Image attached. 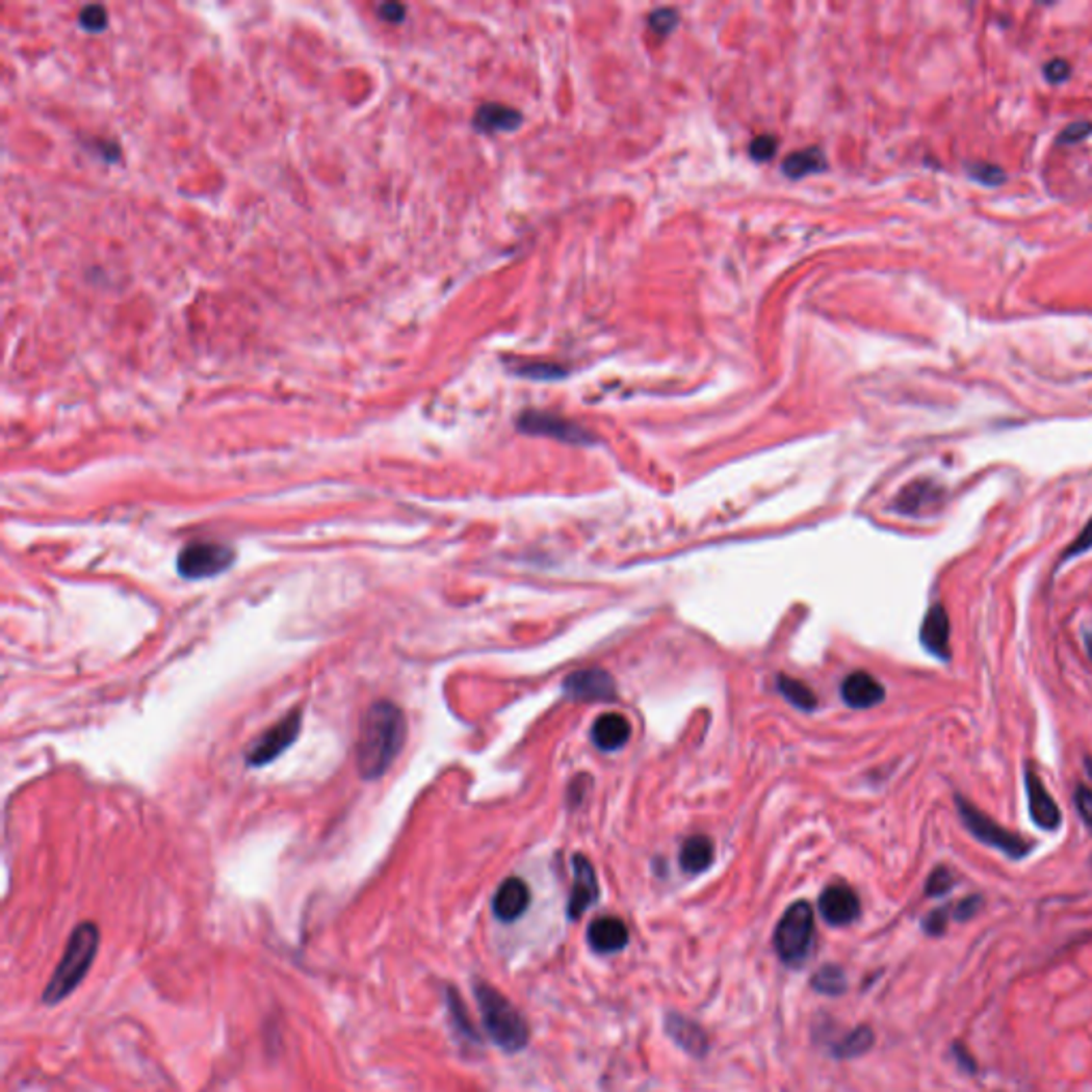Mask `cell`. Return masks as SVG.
<instances>
[{"instance_id": "cell-23", "label": "cell", "mask_w": 1092, "mask_h": 1092, "mask_svg": "<svg viewBox=\"0 0 1092 1092\" xmlns=\"http://www.w3.org/2000/svg\"><path fill=\"white\" fill-rule=\"evenodd\" d=\"M873 1043H875L873 1029L862 1024V1026L854 1029L843 1041H838L834 1045V1057L836 1059H858V1057L868 1052V1049L873 1047Z\"/></svg>"}, {"instance_id": "cell-41", "label": "cell", "mask_w": 1092, "mask_h": 1092, "mask_svg": "<svg viewBox=\"0 0 1092 1092\" xmlns=\"http://www.w3.org/2000/svg\"><path fill=\"white\" fill-rule=\"evenodd\" d=\"M1084 766H1086V773H1088V777L1092 779V758H1086V764H1084Z\"/></svg>"}, {"instance_id": "cell-14", "label": "cell", "mask_w": 1092, "mask_h": 1092, "mask_svg": "<svg viewBox=\"0 0 1092 1092\" xmlns=\"http://www.w3.org/2000/svg\"><path fill=\"white\" fill-rule=\"evenodd\" d=\"M564 694L574 700H613L615 681L604 670H578L564 681Z\"/></svg>"}, {"instance_id": "cell-17", "label": "cell", "mask_w": 1092, "mask_h": 1092, "mask_svg": "<svg viewBox=\"0 0 1092 1092\" xmlns=\"http://www.w3.org/2000/svg\"><path fill=\"white\" fill-rule=\"evenodd\" d=\"M587 941H590L594 952L608 956L627 947L629 931L625 921L619 917H598L590 927V931H587Z\"/></svg>"}, {"instance_id": "cell-15", "label": "cell", "mask_w": 1092, "mask_h": 1092, "mask_svg": "<svg viewBox=\"0 0 1092 1092\" xmlns=\"http://www.w3.org/2000/svg\"><path fill=\"white\" fill-rule=\"evenodd\" d=\"M531 903V892L519 877H509L493 896V913L499 921L519 919Z\"/></svg>"}, {"instance_id": "cell-34", "label": "cell", "mask_w": 1092, "mask_h": 1092, "mask_svg": "<svg viewBox=\"0 0 1092 1092\" xmlns=\"http://www.w3.org/2000/svg\"><path fill=\"white\" fill-rule=\"evenodd\" d=\"M677 14L672 9H659V11H653L651 18H649V24L651 28L659 34V36H666L672 28L677 26Z\"/></svg>"}, {"instance_id": "cell-40", "label": "cell", "mask_w": 1092, "mask_h": 1092, "mask_svg": "<svg viewBox=\"0 0 1092 1092\" xmlns=\"http://www.w3.org/2000/svg\"><path fill=\"white\" fill-rule=\"evenodd\" d=\"M378 14H381V18L387 20V22H401L406 9H404V5L387 3V5H381V7H378Z\"/></svg>"}, {"instance_id": "cell-3", "label": "cell", "mask_w": 1092, "mask_h": 1092, "mask_svg": "<svg viewBox=\"0 0 1092 1092\" xmlns=\"http://www.w3.org/2000/svg\"><path fill=\"white\" fill-rule=\"evenodd\" d=\"M474 996L489 1039L506 1055H517L529 1041V1026L517 1007L497 988L474 980Z\"/></svg>"}, {"instance_id": "cell-25", "label": "cell", "mask_w": 1092, "mask_h": 1092, "mask_svg": "<svg viewBox=\"0 0 1092 1092\" xmlns=\"http://www.w3.org/2000/svg\"><path fill=\"white\" fill-rule=\"evenodd\" d=\"M446 1003H448V1012H450V1020H452V1026L454 1031L459 1033L461 1039H468L470 1043H478L480 1037L476 1033V1029L472 1026V1020L468 1016V1010L464 1000L459 998V994L454 992V988H448L446 990Z\"/></svg>"}, {"instance_id": "cell-6", "label": "cell", "mask_w": 1092, "mask_h": 1092, "mask_svg": "<svg viewBox=\"0 0 1092 1092\" xmlns=\"http://www.w3.org/2000/svg\"><path fill=\"white\" fill-rule=\"evenodd\" d=\"M237 560L233 546L223 542H190L178 555V572L184 578L199 580L223 574Z\"/></svg>"}, {"instance_id": "cell-12", "label": "cell", "mask_w": 1092, "mask_h": 1092, "mask_svg": "<svg viewBox=\"0 0 1092 1092\" xmlns=\"http://www.w3.org/2000/svg\"><path fill=\"white\" fill-rule=\"evenodd\" d=\"M820 913L830 927H850L860 917V899L850 886H830L820 896Z\"/></svg>"}, {"instance_id": "cell-22", "label": "cell", "mask_w": 1092, "mask_h": 1092, "mask_svg": "<svg viewBox=\"0 0 1092 1092\" xmlns=\"http://www.w3.org/2000/svg\"><path fill=\"white\" fill-rule=\"evenodd\" d=\"M826 170V160L822 156V152L817 148L813 150H803V152H796V154H789L785 160H783V174L787 178H805L809 174H817V172H824Z\"/></svg>"}, {"instance_id": "cell-16", "label": "cell", "mask_w": 1092, "mask_h": 1092, "mask_svg": "<svg viewBox=\"0 0 1092 1092\" xmlns=\"http://www.w3.org/2000/svg\"><path fill=\"white\" fill-rule=\"evenodd\" d=\"M666 1033L690 1057H694V1059H704L706 1057V1052H708V1037H706L704 1029L698 1022H694V1020H690V1018H685L681 1014H668L666 1016Z\"/></svg>"}, {"instance_id": "cell-33", "label": "cell", "mask_w": 1092, "mask_h": 1092, "mask_svg": "<svg viewBox=\"0 0 1092 1092\" xmlns=\"http://www.w3.org/2000/svg\"><path fill=\"white\" fill-rule=\"evenodd\" d=\"M982 907H984V899H982L980 894H973V896L962 899V901L954 907V913H952V915H954V919H958V921H967V919L976 917V915L982 911Z\"/></svg>"}, {"instance_id": "cell-8", "label": "cell", "mask_w": 1092, "mask_h": 1092, "mask_svg": "<svg viewBox=\"0 0 1092 1092\" xmlns=\"http://www.w3.org/2000/svg\"><path fill=\"white\" fill-rule=\"evenodd\" d=\"M1024 787H1026V801H1029V813L1035 826L1041 830L1055 832L1063 824V813L1052 794L1047 791L1043 779L1035 771L1033 764H1026L1024 769Z\"/></svg>"}, {"instance_id": "cell-24", "label": "cell", "mask_w": 1092, "mask_h": 1092, "mask_svg": "<svg viewBox=\"0 0 1092 1092\" xmlns=\"http://www.w3.org/2000/svg\"><path fill=\"white\" fill-rule=\"evenodd\" d=\"M811 988L817 994L826 996H838L848 990V978L846 971L838 964H824L817 969V973L811 980Z\"/></svg>"}, {"instance_id": "cell-18", "label": "cell", "mask_w": 1092, "mask_h": 1092, "mask_svg": "<svg viewBox=\"0 0 1092 1092\" xmlns=\"http://www.w3.org/2000/svg\"><path fill=\"white\" fill-rule=\"evenodd\" d=\"M841 696L852 708H870L884 702L886 690L873 675L864 670H856L843 681Z\"/></svg>"}, {"instance_id": "cell-7", "label": "cell", "mask_w": 1092, "mask_h": 1092, "mask_svg": "<svg viewBox=\"0 0 1092 1092\" xmlns=\"http://www.w3.org/2000/svg\"><path fill=\"white\" fill-rule=\"evenodd\" d=\"M302 732V710H292L267 732H263L245 753L248 766H265L282 755Z\"/></svg>"}, {"instance_id": "cell-1", "label": "cell", "mask_w": 1092, "mask_h": 1092, "mask_svg": "<svg viewBox=\"0 0 1092 1092\" xmlns=\"http://www.w3.org/2000/svg\"><path fill=\"white\" fill-rule=\"evenodd\" d=\"M404 710L391 700L373 702L361 720L357 736V769L363 779L383 777L406 743Z\"/></svg>"}, {"instance_id": "cell-21", "label": "cell", "mask_w": 1092, "mask_h": 1092, "mask_svg": "<svg viewBox=\"0 0 1092 1092\" xmlns=\"http://www.w3.org/2000/svg\"><path fill=\"white\" fill-rule=\"evenodd\" d=\"M712 858H716V848H712L710 838L704 834H696L683 843L679 862L687 873H702L712 864Z\"/></svg>"}, {"instance_id": "cell-27", "label": "cell", "mask_w": 1092, "mask_h": 1092, "mask_svg": "<svg viewBox=\"0 0 1092 1092\" xmlns=\"http://www.w3.org/2000/svg\"><path fill=\"white\" fill-rule=\"evenodd\" d=\"M956 886V875L947 868V866H937L929 879H927V896L931 899H937V896H945L952 888Z\"/></svg>"}, {"instance_id": "cell-11", "label": "cell", "mask_w": 1092, "mask_h": 1092, "mask_svg": "<svg viewBox=\"0 0 1092 1092\" xmlns=\"http://www.w3.org/2000/svg\"><path fill=\"white\" fill-rule=\"evenodd\" d=\"M519 430L525 434H534V436H551V438H557L562 442H572V444L592 442V436L582 432L580 427L564 421V418L555 414H544V412H525L519 418Z\"/></svg>"}, {"instance_id": "cell-5", "label": "cell", "mask_w": 1092, "mask_h": 1092, "mask_svg": "<svg viewBox=\"0 0 1092 1092\" xmlns=\"http://www.w3.org/2000/svg\"><path fill=\"white\" fill-rule=\"evenodd\" d=\"M815 933L813 909L807 901H798L781 915L775 929V952L787 967L803 964L811 952Z\"/></svg>"}, {"instance_id": "cell-9", "label": "cell", "mask_w": 1092, "mask_h": 1092, "mask_svg": "<svg viewBox=\"0 0 1092 1092\" xmlns=\"http://www.w3.org/2000/svg\"><path fill=\"white\" fill-rule=\"evenodd\" d=\"M943 497H945V491L939 483L931 478H919V480L909 483L899 493L894 501V511H899L901 515H909V517L929 515L941 506Z\"/></svg>"}, {"instance_id": "cell-2", "label": "cell", "mask_w": 1092, "mask_h": 1092, "mask_svg": "<svg viewBox=\"0 0 1092 1092\" xmlns=\"http://www.w3.org/2000/svg\"><path fill=\"white\" fill-rule=\"evenodd\" d=\"M101 945V933L95 921H81L73 929L64 954L58 962L54 976L44 990V1003L54 1007L62 1003L75 988L86 980Z\"/></svg>"}, {"instance_id": "cell-19", "label": "cell", "mask_w": 1092, "mask_h": 1092, "mask_svg": "<svg viewBox=\"0 0 1092 1092\" xmlns=\"http://www.w3.org/2000/svg\"><path fill=\"white\" fill-rule=\"evenodd\" d=\"M629 736H632V726L619 712H606V716L598 718L592 730V738L602 751L621 749Z\"/></svg>"}, {"instance_id": "cell-26", "label": "cell", "mask_w": 1092, "mask_h": 1092, "mask_svg": "<svg viewBox=\"0 0 1092 1092\" xmlns=\"http://www.w3.org/2000/svg\"><path fill=\"white\" fill-rule=\"evenodd\" d=\"M777 683H779V692H781V694H783L794 706L803 708V710H813V708L817 706V698H815V694H813L805 683L796 681V679H789V677H785V675H781V677L777 679Z\"/></svg>"}, {"instance_id": "cell-38", "label": "cell", "mask_w": 1092, "mask_h": 1092, "mask_svg": "<svg viewBox=\"0 0 1092 1092\" xmlns=\"http://www.w3.org/2000/svg\"><path fill=\"white\" fill-rule=\"evenodd\" d=\"M1090 133H1092V124L1090 122H1073L1059 135V141L1061 144H1077V141L1086 139Z\"/></svg>"}, {"instance_id": "cell-29", "label": "cell", "mask_w": 1092, "mask_h": 1092, "mask_svg": "<svg viewBox=\"0 0 1092 1092\" xmlns=\"http://www.w3.org/2000/svg\"><path fill=\"white\" fill-rule=\"evenodd\" d=\"M969 174L971 178H976L978 182L986 184V186H998L1005 182V174L1000 166H994V164H988V162H976V164H969Z\"/></svg>"}, {"instance_id": "cell-32", "label": "cell", "mask_w": 1092, "mask_h": 1092, "mask_svg": "<svg viewBox=\"0 0 1092 1092\" xmlns=\"http://www.w3.org/2000/svg\"><path fill=\"white\" fill-rule=\"evenodd\" d=\"M1090 549H1092V517L1088 519V523L1084 525V529L1077 534V538L1073 540V544H1071L1069 549L1065 551V560L1080 557V555L1088 553Z\"/></svg>"}, {"instance_id": "cell-28", "label": "cell", "mask_w": 1092, "mask_h": 1092, "mask_svg": "<svg viewBox=\"0 0 1092 1092\" xmlns=\"http://www.w3.org/2000/svg\"><path fill=\"white\" fill-rule=\"evenodd\" d=\"M950 911H952V907H939V909H933L927 917L921 919L924 933L931 935V937H941V935L947 931Z\"/></svg>"}, {"instance_id": "cell-37", "label": "cell", "mask_w": 1092, "mask_h": 1092, "mask_svg": "<svg viewBox=\"0 0 1092 1092\" xmlns=\"http://www.w3.org/2000/svg\"><path fill=\"white\" fill-rule=\"evenodd\" d=\"M777 146H779V144H777L775 137H771V135H762V137H758V139H753V144H751V156H753L755 160H771L773 154L777 152Z\"/></svg>"}, {"instance_id": "cell-39", "label": "cell", "mask_w": 1092, "mask_h": 1092, "mask_svg": "<svg viewBox=\"0 0 1092 1092\" xmlns=\"http://www.w3.org/2000/svg\"><path fill=\"white\" fill-rule=\"evenodd\" d=\"M952 1052H954L956 1063L960 1065L962 1071H967V1073H978V1063H976V1059L971 1057L969 1049L964 1047L960 1041H956V1043L952 1045Z\"/></svg>"}, {"instance_id": "cell-30", "label": "cell", "mask_w": 1092, "mask_h": 1092, "mask_svg": "<svg viewBox=\"0 0 1092 1092\" xmlns=\"http://www.w3.org/2000/svg\"><path fill=\"white\" fill-rule=\"evenodd\" d=\"M1073 803L1077 807V813H1080L1082 822L1092 832V787L1080 783L1075 787V794H1073Z\"/></svg>"}, {"instance_id": "cell-31", "label": "cell", "mask_w": 1092, "mask_h": 1092, "mask_svg": "<svg viewBox=\"0 0 1092 1092\" xmlns=\"http://www.w3.org/2000/svg\"><path fill=\"white\" fill-rule=\"evenodd\" d=\"M79 24L88 30H103L107 26V14L101 5H88L79 14Z\"/></svg>"}, {"instance_id": "cell-20", "label": "cell", "mask_w": 1092, "mask_h": 1092, "mask_svg": "<svg viewBox=\"0 0 1092 1092\" xmlns=\"http://www.w3.org/2000/svg\"><path fill=\"white\" fill-rule=\"evenodd\" d=\"M521 124V113L513 107L499 105V103H485L476 115L474 126L483 133H501V131H515Z\"/></svg>"}, {"instance_id": "cell-35", "label": "cell", "mask_w": 1092, "mask_h": 1092, "mask_svg": "<svg viewBox=\"0 0 1092 1092\" xmlns=\"http://www.w3.org/2000/svg\"><path fill=\"white\" fill-rule=\"evenodd\" d=\"M1043 73H1045V79H1047V81H1052V83H1063V81H1067L1069 75H1071V64H1069L1067 60H1063V58H1055V60L1045 62Z\"/></svg>"}, {"instance_id": "cell-13", "label": "cell", "mask_w": 1092, "mask_h": 1092, "mask_svg": "<svg viewBox=\"0 0 1092 1092\" xmlns=\"http://www.w3.org/2000/svg\"><path fill=\"white\" fill-rule=\"evenodd\" d=\"M919 643L933 657L947 661L952 657L950 647V617L941 602H935L924 615L919 627Z\"/></svg>"}, {"instance_id": "cell-4", "label": "cell", "mask_w": 1092, "mask_h": 1092, "mask_svg": "<svg viewBox=\"0 0 1092 1092\" xmlns=\"http://www.w3.org/2000/svg\"><path fill=\"white\" fill-rule=\"evenodd\" d=\"M954 803H956V811L964 828H967L980 843L1000 852L1003 856L1012 858V860H1022L1035 850V843L1031 841V838H1024L1012 830L1003 828L998 822L988 817L980 807L967 801L962 794L954 796Z\"/></svg>"}, {"instance_id": "cell-10", "label": "cell", "mask_w": 1092, "mask_h": 1092, "mask_svg": "<svg viewBox=\"0 0 1092 1092\" xmlns=\"http://www.w3.org/2000/svg\"><path fill=\"white\" fill-rule=\"evenodd\" d=\"M572 873H574V888H572L570 903H568V917L578 919L600 899V886H598L594 864L580 854L572 858Z\"/></svg>"}, {"instance_id": "cell-36", "label": "cell", "mask_w": 1092, "mask_h": 1092, "mask_svg": "<svg viewBox=\"0 0 1092 1092\" xmlns=\"http://www.w3.org/2000/svg\"><path fill=\"white\" fill-rule=\"evenodd\" d=\"M519 373L527 375V378H562L566 371L560 369L557 365H549V363H529V365H519Z\"/></svg>"}]
</instances>
